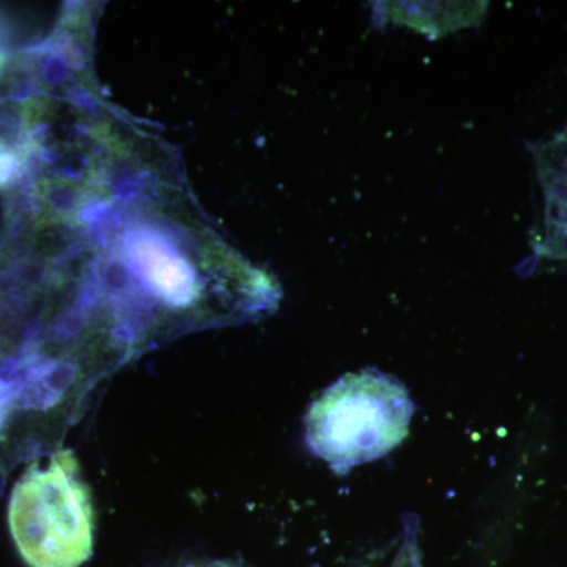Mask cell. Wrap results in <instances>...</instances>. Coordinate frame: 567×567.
I'll return each instance as SVG.
<instances>
[{
  "label": "cell",
  "instance_id": "cell-1",
  "mask_svg": "<svg viewBox=\"0 0 567 567\" xmlns=\"http://www.w3.org/2000/svg\"><path fill=\"white\" fill-rule=\"evenodd\" d=\"M415 405L393 377L377 371L347 374L311 405L306 442L338 475L369 464L401 445Z\"/></svg>",
  "mask_w": 567,
  "mask_h": 567
},
{
  "label": "cell",
  "instance_id": "cell-2",
  "mask_svg": "<svg viewBox=\"0 0 567 567\" xmlns=\"http://www.w3.org/2000/svg\"><path fill=\"white\" fill-rule=\"evenodd\" d=\"M9 525L29 567H81L91 559L95 516L71 451L55 453L48 468L25 470L11 492Z\"/></svg>",
  "mask_w": 567,
  "mask_h": 567
},
{
  "label": "cell",
  "instance_id": "cell-3",
  "mask_svg": "<svg viewBox=\"0 0 567 567\" xmlns=\"http://www.w3.org/2000/svg\"><path fill=\"white\" fill-rule=\"evenodd\" d=\"M535 152L537 174L546 194V237L543 254L567 260V126Z\"/></svg>",
  "mask_w": 567,
  "mask_h": 567
},
{
  "label": "cell",
  "instance_id": "cell-4",
  "mask_svg": "<svg viewBox=\"0 0 567 567\" xmlns=\"http://www.w3.org/2000/svg\"><path fill=\"white\" fill-rule=\"evenodd\" d=\"M383 11L393 22L421 33L445 35L447 32L476 25L486 13L487 3H385Z\"/></svg>",
  "mask_w": 567,
  "mask_h": 567
},
{
  "label": "cell",
  "instance_id": "cell-5",
  "mask_svg": "<svg viewBox=\"0 0 567 567\" xmlns=\"http://www.w3.org/2000/svg\"><path fill=\"white\" fill-rule=\"evenodd\" d=\"M393 567H423L412 543H406L405 547H402L401 554L395 559Z\"/></svg>",
  "mask_w": 567,
  "mask_h": 567
}]
</instances>
